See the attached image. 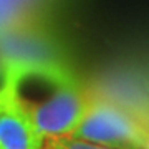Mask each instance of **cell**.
I'll return each instance as SVG.
<instances>
[{"instance_id": "4", "label": "cell", "mask_w": 149, "mask_h": 149, "mask_svg": "<svg viewBox=\"0 0 149 149\" xmlns=\"http://www.w3.org/2000/svg\"><path fill=\"white\" fill-rule=\"evenodd\" d=\"M45 146H48L50 149H111V148H103V146L85 143V141H80V139H73L70 136L47 138L45 139Z\"/></svg>"}, {"instance_id": "7", "label": "cell", "mask_w": 149, "mask_h": 149, "mask_svg": "<svg viewBox=\"0 0 149 149\" xmlns=\"http://www.w3.org/2000/svg\"><path fill=\"white\" fill-rule=\"evenodd\" d=\"M42 149H50V148H48V146H45V144H43V148Z\"/></svg>"}, {"instance_id": "5", "label": "cell", "mask_w": 149, "mask_h": 149, "mask_svg": "<svg viewBox=\"0 0 149 149\" xmlns=\"http://www.w3.org/2000/svg\"><path fill=\"white\" fill-rule=\"evenodd\" d=\"M3 76H5V68H2V65H0V86L3 83Z\"/></svg>"}, {"instance_id": "6", "label": "cell", "mask_w": 149, "mask_h": 149, "mask_svg": "<svg viewBox=\"0 0 149 149\" xmlns=\"http://www.w3.org/2000/svg\"><path fill=\"white\" fill-rule=\"evenodd\" d=\"M144 149H149V138H148V141H146V146H144Z\"/></svg>"}, {"instance_id": "3", "label": "cell", "mask_w": 149, "mask_h": 149, "mask_svg": "<svg viewBox=\"0 0 149 149\" xmlns=\"http://www.w3.org/2000/svg\"><path fill=\"white\" fill-rule=\"evenodd\" d=\"M45 138L22 111L5 83L0 86V149H42Z\"/></svg>"}, {"instance_id": "1", "label": "cell", "mask_w": 149, "mask_h": 149, "mask_svg": "<svg viewBox=\"0 0 149 149\" xmlns=\"http://www.w3.org/2000/svg\"><path fill=\"white\" fill-rule=\"evenodd\" d=\"M3 68L12 98L45 139L68 136L80 124L90 96L63 63L53 58L12 60Z\"/></svg>"}, {"instance_id": "2", "label": "cell", "mask_w": 149, "mask_h": 149, "mask_svg": "<svg viewBox=\"0 0 149 149\" xmlns=\"http://www.w3.org/2000/svg\"><path fill=\"white\" fill-rule=\"evenodd\" d=\"M70 138L111 149H144L149 126L103 98H90V104L80 124Z\"/></svg>"}]
</instances>
